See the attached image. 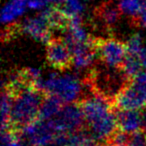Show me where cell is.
I'll return each mask as SVG.
<instances>
[{
  "label": "cell",
  "mask_w": 146,
  "mask_h": 146,
  "mask_svg": "<svg viewBox=\"0 0 146 146\" xmlns=\"http://www.w3.org/2000/svg\"><path fill=\"white\" fill-rule=\"evenodd\" d=\"M133 21L137 25H140L142 27H146V0H142L140 11L137 16L133 19Z\"/></svg>",
  "instance_id": "obj_17"
},
{
  "label": "cell",
  "mask_w": 146,
  "mask_h": 146,
  "mask_svg": "<svg viewBox=\"0 0 146 146\" xmlns=\"http://www.w3.org/2000/svg\"><path fill=\"white\" fill-rule=\"evenodd\" d=\"M22 32L28 34L33 39L47 43L51 38V25L48 19L42 12L35 17H31L23 21L21 24Z\"/></svg>",
  "instance_id": "obj_9"
},
{
  "label": "cell",
  "mask_w": 146,
  "mask_h": 146,
  "mask_svg": "<svg viewBox=\"0 0 146 146\" xmlns=\"http://www.w3.org/2000/svg\"><path fill=\"white\" fill-rule=\"evenodd\" d=\"M133 83L136 84L139 88L146 91V70H143L133 79Z\"/></svg>",
  "instance_id": "obj_18"
},
{
  "label": "cell",
  "mask_w": 146,
  "mask_h": 146,
  "mask_svg": "<svg viewBox=\"0 0 146 146\" xmlns=\"http://www.w3.org/2000/svg\"><path fill=\"white\" fill-rule=\"evenodd\" d=\"M46 94L35 86H29L21 90L13 97L9 123L5 128L22 131L39 117V110Z\"/></svg>",
  "instance_id": "obj_2"
},
{
  "label": "cell",
  "mask_w": 146,
  "mask_h": 146,
  "mask_svg": "<svg viewBox=\"0 0 146 146\" xmlns=\"http://www.w3.org/2000/svg\"><path fill=\"white\" fill-rule=\"evenodd\" d=\"M89 134L97 141H106L116 130L117 119L113 103L102 96L91 94L78 101Z\"/></svg>",
  "instance_id": "obj_1"
},
{
  "label": "cell",
  "mask_w": 146,
  "mask_h": 146,
  "mask_svg": "<svg viewBox=\"0 0 146 146\" xmlns=\"http://www.w3.org/2000/svg\"><path fill=\"white\" fill-rule=\"evenodd\" d=\"M96 55L105 65L120 68L127 54V45L115 38H92Z\"/></svg>",
  "instance_id": "obj_4"
},
{
  "label": "cell",
  "mask_w": 146,
  "mask_h": 146,
  "mask_svg": "<svg viewBox=\"0 0 146 146\" xmlns=\"http://www.w3.org/2000/svg\"><path fill=\"white\" fill-rule=\"evenodd\" d=\"M27 5V0H12L7 3L2 9V23H9L14 20L16 17L20 16L25 11V6Z\"/></svg>",
  "instance_id": "obj_13"
},
{
  "label": "cell",
  "mask_w": 146,
  "mask_h": 146,
  "mask_svg": "<svg viewBox=\"0 0 146 146\" xmlns=\"http://www.w3.org/2000/svg\"><path fill=\"white\" fill-rule=\"evenodd\" d=\"M57 5L71 18L81 17L84 11V5L81 0H63Z\"/></svg>",
  "instance_id": "obj_14"
},
{
  "label": "cell",
  "mask_w": 146,
  "mask_h": 146,
  "mask_svg": "<svg viewBox=\"0 0 146 146\" xmlns=\"http://www.w3.org/2000/svg\"><path fill=\"white\" fill-rule=\"evenodd\" d=\"M142 122H143V130L146 131V109L142 110Z\"/></svg>",
  "instance_id": "obj_21"
},
{
  "label": "cell",
  "mask_w": 146,
  "mask_h": 146,
  "mask_svg": "<svg viewBox=\"0 0 146 146\" xmlns=\"http://www.w3.org/2000/svg\"><path fill=\"white\" fill-rule=\"evenodd\" d=\"M38 89L46 95H55L65 103L76 102L82 90L80 80L73 74H57L52 73L46 79L39 82Z\"/></svg>",
  "instance_id": "obj_3"
},
{
  "label": "cell",
  "mask_w": 146,
  "mask_h": 146,
  "mask_svg": "<svg viewBox=\"0 0 146 146\" xmlns=\"http://www.w3.org/2000/svg\"><path fill=\"white\" fill-rule=\"evenodd\" d=\"M118 129L127 133H135L143 129L142 112L138 110H116Z\"/></svg>",
  "instance_id": "obj_11"
},
{
  "label": "cell",
  "mask_w": 146,
  "mask_h": 146,
  "mask_svg": "<svg viewBox=\"0 0 146 146\" xmlns=\"http://www.w3.org/2000/svg\"><path fill=\"white\" fill-rule=\"evenodd\" d=\"M22 137L31 146H50L58 134L51 120L37 119L21 131Z\"/></svg>",
  "instance_id": "obj_6"
},
{
  "label": "cell",
  "mask_w": 146,
  "mask_h": 146,
  "mask_svg": "<svg viewBox=\"0 0 146 146\" xmlns=\"http://www.w3.org/2000/svg\"><path fill=\"white\" fill-rule=\"evenodd\" d=\"M141 2L142 0H121L119 6L122 12L130 15L134 19L140 11Z\"/></svg>",
  "instance_id": "obj_15"
},
{
  "label": "cell",
  "mask_w": 146,
  "mask_h": 146,
  "mask_svg": "<svg viewBox=\"0 0 146 146\" xmlns=\"http://www.w3.org/2000/svg\"><path fill=\"white\" fill-rule=\"evenodd\" d=\"M96 141H97V140H95L91 135H89V134H88L87 137H86L85 140H84L82 146H99Z\"/></svg>",
  "instance_id": "obj_20"
},
{
  "label": "cell",
  "mask_w": 146,
  "mask_h": 146,
  "mask_svg": "<svg viewBox=\"0 0 146 146\" xmlns=\"http://www.w3.org/2000/svg\"><path fill=\"white\" fill-rule=\"evenodd\" d=\"M51 3L50 0H27V6L32 9H40Z\"/></svg>",
  "instance_id": "obj_19"
},
{
  "label": "cell",
  "mask_w": 146,
  "mask_h": 146,
  "mask_svg": "<svg viewBox=\"0 0 146 146\" xmlns=\"http://www.w3.org/2000/svg\"><path fill=\"white\" fill-rule=\"evenodd\" d=\"M120 6L115 4L112 0L102 2L95 9V18L105 30H112L118 22L121 13Z\"/></svg>",
  "instance_id": "obj_10"
},
{
  "label": "cell",
  "mask_w": 146,
  "mask_h": 146,
  "mask_svg": "<svg viewBox=\"0 0 146 146\" xmlns=\"http://www.w3.org/2000/svg\"><path fill=\"white\" fill-rule=\"evenodd\" d=\"M63 101L55 95H46L42 101L39 110L38 119L50 120L57 115L63 107Z\"/></svg>",
  "instance_id": "obj_12"
},
{
  "label": "cell",
  "mask_w": 146,
  "mask_h": 146,
  "mask_svg": "<svg viewBox=\"0 0 146 146\" xmlns=\"http://www.w3.org/2000/svg\"><path fill=\"white\" fill-rule=\"evenodd\" d=\"M116 110H142L146 109V91L132 82L124 87L116 96L113 102Z\"/></svg>",
  "instance_id": "obj_8"
},
{
  "label": "cell",
  "mask_w": 146,
  "mask_h": 146,
  "mask_svg": "<svg viewBox=\"0 0 146 146\" xmlns=\"http://www.w3.org/2000/svg\"><path fill=\"white\" fill-rule=\"evenodd\" d=\"M46 60L52 68L66 71L73 65V55L62 38L51 37L46 43Z\"/></svg>",
  "instance_id": "obj_7"
},
{
  "label": "cell",
  "mask_w": 146,
  "mask_h": 146,
  "mask_svg": "<svg viewBox=\"0 0 146 146\" xmlns=\"http://www.w3.org/2000/svg\"><path fill=\"white\" fill-rule=\"evenodd\" d=\"M50 120L58 133L78 131L85 125V117L78 101L64 104L57 115Z\"/></svg>",
  "instance_id": "obj_5"
},
{
  "label": "cell",
  "mask_w": 146,
  "mask_h": 146,
  "mask_svg": "<svg viewBox=\"0 0 146 146\" xmlns=\"http://www.w3.org/2000/svg\"><path fill=\"white\" fill-rule=\"evenodd\" d=\"M19 32H22L21 25L14 24V25H8L4 30L2 31V39L3 41L10 40L17 36Z\"/></svg>",
  "instance_id": "obj_16"
}]
</instances>
